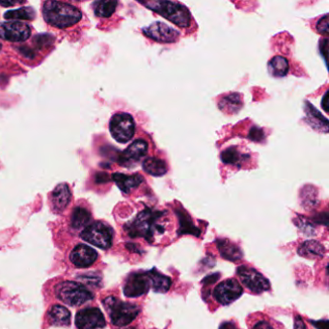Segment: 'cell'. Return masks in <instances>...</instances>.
<instances>
[{"instance_id":"cell-24","label":"cell","mask_w":329,"mask_h":329,"mask_svg":"<svg viewBox=\"0 0 329 329\" xmlns=\"http://www.w3.org/2000/svg\"><path fill=\"white\" fill-rule=\"evenodd\" d=\"M142 166L146 173L155 177H162L167 173L166 164L158 158H149L145 160Z\"/></svg>"},{"instance_id":"cell-8","label":"cell","mask_w":329,"mask_h":329,"mask_svg":"<svg viewBox=\"0 0 329 329\" xmlns=\"http://www.w3.org/2000/svg\"><path fill=\"white\" fill-rule=\"evenodd\" d=\"M32 34V28L23 21L9 20L0 22V39L11 43H23Z\"/></svg>"},{"instance_id":"cell-16","label":"cell","mask_w":329,"mask_h":329,"mask_svg":"<svg viewBox=\"0 0 329 329\" xmlns=\"http://www.w3.org/2000/svg\"><path fill=\"white\" fill-rule=\"evenodd\" d=\"M71 262L77 268H88L98 259V253L88 245L78 244L71 253Z\"/></svg>"},{"instance_id":"cell-14","label":"cell","mask_w":329,"mask_h":329,"mask_svg":"<svg viewBox=\"0 0 329 329\" xmlns=\"http://www.w3.org/2000/svg\"><path fill=\"white\" fill-rule=\"evenodd\" d=\"M148 152V143L145 140L138 139L133 141L121 155L120 164L126 167H132L137 164Z\"/></svg>"},{"instance_id":"cell-41","label":"cell","mask_w":329,"mask_h":329,"mask_svg":"<svg viewBox=\"0 0 329 329\" xmlns=\"http://www.w3.org/2000/svg\"><path fill=\"white\" fill-rule=\"evenodd\" d=\"M19 3H22V2H8V3H3V2H0V5L2 6H12V5H16V4H19Z\"/></svg>"},{"instance_id":"cell-10","label":"cell","mask_w":329,"mask_h":329,"mask_svg":"<svg viewBox=\"0 0 329 329\" xmlns=\"http://www.w3.org/2000/svg\"><path fill=\"white\" fill-rule=\"evenodd\" d=\"M151 281L148 272L133 273L128 275L124 285V294L128 297H138L149 292Z\"/></svg>"},{"instance_id":"cell-37","label":"cell","mask_w":329,"mask_h":329,"mask_svg":"<svg viewBox=\"0 0 329 329\" xmlns=\"http://www.w3.org/2000/svg\"><path fill=\"white\" fill-rule=\"evenodd\" d=\"M253 329H274L269 323H267V322H259V323H257L255 326H254V328H253Z\"/></svg>"},{"instance_id":"cell-23","label":"cell","mask_w":329,"mask_h":329,"mask_svg":"<svg viewBox=\"0 0 329 329\" xmlns=\"http://www.w3.org/2000/svg\"><path fill=\"white\" fill-rule=\"evenodd\" d=\"M177 215L179 218V222H180V228L178 231V234L181 235H185V234H189V235H193L195 237H199L201 232L200 230L193 224L192 220L189 218V216L183 211V210H180L177 211Z\"/></svg>"},{"instance_id":"cell-30","label":"cell","mask_w":329,"mask_h":329,"mask_svg":"<svg viewBox=\"0 0 329 329\" xmlns=\"http://www.w3.org/2000/svg\"><path fill=\"white\" fill-rule=\"evenodd\" d=\"M306 105L309 107L307 110H305V111L307 112V115H308V117H309V119H310V122L312 123V124H317L316 123V120H318L319 121V123L323 126H325V128H329V122H328V119L327 118H325L318 110H316L315 108H313L309 103H306Z\"/></svg>"},{"instance_id":"cell-27","label":"cell","mask_w":329,"mask_h":329,"mask_svg":"<svg viewBox=\"0 0 329 329\" xmlns=\"http://www.w3.org/2000/svg\"><path fill=\"white\" fill-rule=\"evenodd\" d=\"M117 1H99L94 4V13L97 18H107L111 17L117 8Z\"/></svg>"},{"instance_id":"cell-22","label":"cell","mask_w":329,"mask_h":329,"mask_svg":"<svg viewBox=\"0 0 329 329\" xmlns=\"http://www.w3.org/2000/svg\"><path fill=\"white\" fill-rule=\"evenodd\" d=\"M219 110L227 114H235L242 108L241 96L238 93H232L220 100Z\"/></svg>"},{"instance_id":"cell-17","label":"cell","mask_w":329,"mask_h":329,"mask_svg":"<svg viewBox=\"0 0 329 329\" xmlns=\"http://www.w3.org/2000/svg\"><path fill=\"white\" fill-rule=\"evenodd\" d=\"M217 245L219 248L220 255L223 259L236 262L242 258L243 254L241 249L234 242L226 238H219L217 240Z\"/></svg>"},{"instance_id":"cell-3","label":"cell","mask_w":329,"mask_h":329,"mask_svg":"<svg viewBox=\"0 0 329 329\" xmlns=\"http://www.w3.org/2000/svg\"><path fill=\"white\" fill-rule=\"evenodd\" d=\"M150 10L167 18L181 28H186L190 25L191 16L188 9L178 3L164 0H149L140 2Z\"/></svg>"},{"instance_id":"cell-13","label":"cell","mask_w":329,"mask_h":329,"mask_svg":"<svg viewBox=\"0 0 329 329\" xmlns=\"http://www.w3.org/2000/svg\"><path fill=\"white\" fill-rule=\"evenodd\" d=\"M143 33L148 38L163 44L175 43L180 33L164 22H155L143 29Z\"/></svg>"},{"instance_id":"cell-5","label":"cell","mask_w":329,"mask_h":329,"mask_svg":"<svg viewBox=\"0 0 329 329\" xmlns=\"http://www.w3.org/2000/svg\"><path fill=\"white\" fill-rule=\"evenodd\" d=\"M58 299L71 306H80L93 299V294L80 283L65 281L55 287Z\"/></svg>"},{"instance_id":"cell-18","label":"cell","mask_w":329,"mask_h":329,"mask_svg":"<svg viewBox=\"0 0 329 329\" xmlns=\"http://www.w3.org/2000/svg\"><path fill=\"white\" fill-rule=\"evenodd\" d=\"M297 253L307 259L321 258L326 253V247L318 240H306L298 247Z\"/></svg>"},{"instance_id":"cell-35","label":"cell","mask_w":329,"mask_h":329,"mask_svg":"<svg viewBox=\"0 0 329 329\" xmlns=\"http://www.w3.org/2000/svg\"><path fill=\"white\" fill-rule=\"evenodd\" d=\"M310 323L316 327V329H329V321L325 320V321H319V322H313L310 321Z\"/></svg>"},{"instance_id":"cell-34","label":"cell","mask_w":329,"mask_h":329,"mask_svg":"<svg viewBox=\"0 0 329 329\" xmlns=\"http://www.w3.org/2000/svg\"><path fill=\"white\" fill-rule=\"evenodd\" d=\"M219 279V274H216L210 275L208 277H206L205 279H203V284L205 285H211L214 284L216 281H218Z\"/></svg>"},{"instance_id":"cell-12","label":"cell","mask_w":329,"mask_h":329,"mask_svg":"<svg viewBox=\"0 0 329 329\" xmlns=\"http://www.w3.org/2000/svg\"><path fill=\"white\" fill-rule=\"evenodd\" d=\"M75 326L78 329H100L107 326L104 314L99 308H85L77 312Z\"/></svg>"},{"instance_id":"cell-19","label":"cell","mask_w":329,"mask_h":329,"mask_svg":"<svg viewBox=\"0 0 329 329\" xmlns=\"http://www.w3.org/2000/svg\"><path fill=\"white\" fill-rule=\"evenodd\" d=\"M112 179L124 193H129L133 188L137 187L143 183V179L140 175L128 176L125 174L116 173L112 176Z\"/></svg>"},{"instance_id":"cell-7","label":"cell","mask_w":329,"mask_h":329,"mask_svg":"<svg viewBox=\"0 0 329 329\" xmlns=\"http://www.w3.org/2000/svg\"><path fill=\"white\" fill-rule=\"evenodd\" d=\"M110 130L112 137L119 143H127L135 133V123L131 115L117 113L110 119Z\"/></svg>"},{"instance_id":"cell-4","label":"cell","mask_w":329,"mask_h":329,"mask_svg":"<svg viewBox=\"0 0 329 329\" xmlns=\"http://www.w3.org/2000/svg\"><path fill=\"white\" fill-rule=\"evenodd\" d=\"M104 305L109 312L112 325L119 328L132 323L140 313V308L136 304L124 302L114 296L106 298Z\"/></svg>"},{"instance_id":"cell-31","label":"cell","mask_w":329,"mask_h":329,"mask_svg":"<svg viewBox=\"0 0 329 329\" xmlns=\"http://www.w3.org/2000/svg\"><path fill=\"white\" fill-rule=\"evenodd\" d=\"M295 224L302 231V233H304L308 237L316 234V230H315L314 225L311 222H309L308 220L303 219L299 218L297 221H295Z\"/></svg>"},{"instance_id":"cell-21","label":"cell","mask_w":329,"mask_h":329,"mask_svg":"<svg viewBox=\"0 0 329 329\" xmlns=\"http://www.w3.org/2000/svg\"><path fill=\"white\" fill-rule=\"evenodd\" d=\"M49 319L54 326L68 327L71 324V313L66 307L55 305L49 313Z\"/></svg>"},{"instance_id":"cell-15","label":"cell","mask_w":329,"mask_h":329,"mask_svg":"<svg viewBox=\"0 0 329 329\" xmlns=\"http://www.w3.org/2000/svg\"><path fill=\"white\" fill-rule=\"evenodd\" d=\"M72 196V190L68 183H63L56 185L49 195L50 205L53 212L55 214H61L64 212L70 205Z\"/></svg>"},{"instance_id":"cell-40","label":"cell","mask_w":329,"mask_h":329,"mask_svg":"<svg viewBox=\"0 0 329 329\" xmlns=\"http://www.w3.org/2000/svg\"><path fill=\"white\" fill-rule=\"evenodd\" d=\"M219 329H238L237 327L233 324V323H230V322H227V323H223L221 326H220Z\"/></svg>"},{"instance_id":"cell-32","label":"cell","mask_w":329,"mask_h":329,"mask_svg":"<svg viewBox=\"0 0 329 329\" xmlns=\"http://www.w3.org/2000/svg\"><path fill=\"white\" fill-rule=\"evenodd\" d=\"M248 137L250 138V140L255 141V142H260L265 138V133L263 131V129L254 127L253 128H251V130L249 131Z\"/></svg>"},{"instance_id":"cell-39","label":"cell","mask_w":329,"mask_h":329,"mask_svg":"<svg viewBox=\"0 0 329 329\" xmlns=\"http://www.w3.org/2000/svg\"><path fill=\"white\" fill-rule=\"evenodd\" d=\"M329 45V42H328V39H326L324 41V46L322 47V55H324V57H325V61L327 62V56H328V54H329V51H328V46Z\"/></svg>"},{"instance_id":"cell-26","label":"cell","mask_w":329,"mask_h":329,"mask_svg":"<svg viewBox=\"0 0 329 329\" xmlns=\"http://www.w3.org/2000/svg\"><path fill=\"white\" fill-rule=\"evenodd\" d=\"M289 62L282 56H275L269 63L270 73L275 77H283L289 72Z\"/></svg>"},{"instance_id":"cell-33","label":"cell","mask_w":329,"mask_h":329,"mask_svg":"<svg viewBox=\"0 0 329 329\" xmlns=\"http://www.w3.org/2000/svg\"><path fill=\"white\" fill-rule=\"evenodd\" d=\"M329 15H326L324 18H322L318 24H317V30L319 33H322L324 35H328L329 33Z\"/></svg>"},{"instance_id":"cell-20","label":"cell","mask_w":329,"mask_h":329,"mask_svg":"<svg viewBox=\"0 0 329 329\" xmlns=\"http://www.w3.org/2000/svg\"><path fill=\"white\" fill-rule=\"evenodd\" d=\"M148 275L151 281V287L156 292L164 293L167 292L172 285V280L170 277L159 273L156 269H153L148 272Z\"/></svg>"},{"instance_id":"cell-36","label":"cell","mask_w":329,"mask_h":329,"mask_svg":"<svg viewBox=\"0 0 329 329\" xmlns=\"http://www.w3.org/2000/svg\"><path fill=\"white\" fill-rule=\"evenodd\" d=\"M294 329H306V326L300 316H296L294 319Z\"/></svg>"},{"instance_id":"cell-6","label":"cell","mask_w":329,"mask_h":329,"mask_svg":"<svg viewBox=\"0 0 329 329\" xmlns=\"http://www.w3.org/2000/svg\"><path fill=\"white\" fill-rule=\"evenodd\" d=\"M114 232L110 225L96 221L87 225L80 234V238L99 248L109 249L112 245Z\"/></svg>"},{"instance_id":"cell-9","label":"cell","mask_w":329,"mask_h":329,"mask_svg":"<svg viewBox=\"0 0 329 329\" xmlns=\"http://www.w3.org/2000/svg\"><path fill=\"white\" fill-rule=\"evenodd\" d=\"M237 274L242 284L255 293H262L271 289L270 281L264 275L250 267L240 266L237 270Z\"/></svg>"},{"instance_id":"cell-25","label":"cell","mask_w":329,"mask_h":329,"mask_svg":"<svg viewBox=\"0 0 329 329\" xmlns=\"http://www.w3.org/2000/svg\"><path fill=\"white\" fill-rule=\"evenodd\" d=\"M91 220L90 212L84 207H76L73 209L71 217V225L74 229L85 228Z\"/></svg>"},{"instance_id":"cell-2","label":"cell","mask_w":329,"mask_h":329,"mask_svg":"<svg viewBox=\"0 0 329 329\" xmlns=\"http://www.w3.org/2000/svg\"><path fill=\"white\" fill-rule=\"evenodd\" d=\"M44 20L58 30L70 29L83 18V13L77 5L65 1H46L42 4Z\"/></svg>"},{"instance_id":"cell-11","label":"cell","mask_w":329,"mask_h":329,"mask_svg":"<svg viewBox=\"0 0 329 329\" xmlns=\"http://www.w3.org/2000/svg\"><path fill=\"white\" fill-rule=\"evenodd\" d=\"M242 292V287L237 280L228 279L221 282L216 287L214 296L221 305H229L238 299Z\"/></svg>"},{"instance_id":"cell-38","label":"cell","mask_w":329,"mask_h":329,"mask_svg":"<svg viewBox=\"0 0 329 329\" xmlns=\"http://www.w3.org/2000/svg\"><path fill=\"white\" fill-rule=\"evenodd\" d=\"M322 105H323V108H324L325 111H329V92H327V93L325 94V96H324V99H323V102H322Z\"/></svg>"},{"instance_id":"cell-28","label":"cell","mask_w":329,"mask_h":329,"mask_svg":"<svg viewBox=\"0 0 329 329\" xmlns=\"http://www.w3.org/2000/svg\"><path fill=\"white\" fill-rule=\"evenodd\" d=\"M35 11L28 7V8H20L18 10H13L5 13L4 18L9 20H32L35 18Z\"/></svg>"},{"instance_id":"cell-29","label":"cell","mask_w":329,"mask_h":329,"mask_svg":"<svg viewBox=\"0 0 329 329\" xmlns=\"http://www.w3.org/2000/svg\"><path fill=\"white\" fill-rule=\"evenodd\" d=\"M220 158L226 164L239 165V163H241L243 159V156L235 147H231L223 151Z\"/></svg>"},{"instance_id":"cell-1","label":"cell","mask_w":329,"mask_h":329,"mask_svg":"<svg viewBox=\"0 0 329 329\" xmlns=\"http://www.w3.org/2000/svg\"><path fill=\"white\" fill-rule=\"evenodd\" d=\"M164 212L151 209L142 211L131 222L125 226V230L131 238H144L148 242H160L167 231Z\"/></svg>"}]
</instances>
